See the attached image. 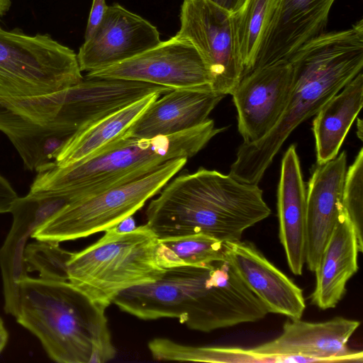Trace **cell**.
Here are the masks:
<instances>
[{
  "label": "cell",
  "instance_id": "6da1fadb",
  "mask_svg": "<svg viewBox=\"0 0 363 363\" xmlns=\"http://www.w3.org/2000/svg\"><path fill=\"white\" fill-rule=\"evenodd\" d=\"M288 60L293 84L280 118L259 140L242 143L230 167L229 174L242 182L258 184L291 132L362 72L363 20L313 38Z\"/></svg>",
  "mask_w": 363,
  "mask_h": 363
},
{
  "label": "cell",
  "instance_id": "7a4b0ae2",
  "mask_svg": "<svg viewBox=\"0 0 363 363\" xmlns=\"http://www.w3.org/2000/svg\"><path fill=\"white\" fill-rule=\"evenodd\" d=\"M161 191L145 211L146 224L158 238L204 233L222 242L239 240L271 213L258 184L216 170L181 174Z\"/></svg>",
  "mask_w": 363,
  "mask_h": 363
},
{
  "label": "cell",
  "instance_id": "3957f363",
  "mask_svg": "<svg viewBox=\"0 0 363 363\" xmlns=\"http://www.w3.org/2000/svg\"><path fill=\"white\" fill-rule=\"evenodd\" d=\"M208 118L195 128L169 135L135 138L123 134L88 157L67 167L50 162L38 172L32 193L65 191L74 201L138 179L167 161L190 158L217 134Z\"/></svg>",
  "mask_w": 363,
  "mask_h": 363
},
{
  "label": "cell",
  "instance_id": "277c9868",
  "mask_svg": "<svg viewBox=\"0 0 363 363\" xmlns=\"http://www.w3.org/2000/svg\"><path fill=\"white\" fill-rule=\"evenodd\" d=\"M106 308L69 281L27 277L20 282L17 322L60 363H104L113 359Z\"/></svg>",
  "mask_w": 363,
  "mask_h": 363
},
{
  "label": "cell",
  "instance_id": "5b68a950",
  "mask_svg": "<svg viewBox=\"0 0 363 363\" xmlns=\"http://www.w3.org/2000/svg\"><path fill=\"white\" fill-rule=\"evenodd\" d=\"M96 242L73 252L68 281L97 305L107 308L122 291L153 282L166 269L156 261L158 237L147 225L120 232L106 230Z\"/></svg>",
  "mask_w": 363,
  "mask_h": 363
},
{
  "label": "cell",
  "instance_id": "8992f818",
  "mask_svg": "<svg viewBox=\"0 0 363 363\" xmlns=\"http://www.w3.org/2000/svg\"><path fill=\"white\" fill-rule=\"evenodd\" d=\"M171 90L138 81L85 77L49 94L1 101L28 121L56 126L72 135L150 94L163 95Z\"/></svg>",
  "mask_w": 363,
  "mask_h": 363
},
{
  "label": "cell",
  "instance_id": "52a82bcc",
  "mask_svg": "<svg viewBox=\"0 0 363 363\" xmlns=\"http://www.w3.org/2000/svg\"><path fill=\"white\" fill-rule=\"evenodd\" d=\"M187 160L182 157L167 161L138 179L69 203L38 228L31 238L60 242L116 226L160 192Z\"/></svg>",
  "mask_w": 363,
  "mask_h": 363
},
{
  "label": "cell",
  "instance_id": "ba28073f",
  "mask_svg": "<svg viewBox=\"0 0 363 363\" xmlns=\"http://www.w3.org/2000/svg\"><path fill=\"white\" fill-rule=\"evenodd\" d=\"M83 78L77 54L49 35L0 28V99L49 94Z\"/></svg>",
  "mask_w": 363,
  "mask_h": 363
},
{
  "label": "cell",
  "instance_id": "9c48e42d",
  "mask_svg": "<svg viewBox=\"0 0 363 363\" xmlns=\"http://www.w3.org/2000/svg\"><path fill=\"white\" fill-rule=\"evenodd\" d=\"M176 37L189 41L201 55L211 90L231 94L243 75L232 14L209 0H184Z\"/></svg>",
  "mask_w": 363,
  "mask_h": 363
},
{
  "label": "cell",
  "instance_id": "30bf717a",
  "mask_svg": "<svg viewBox=\"0 0 363 363\" xmlns=\"http://www.w3.org/2000/svg\"><path fill=\"white\" fill-rule=\"evenodd\" d=\"M85 77L138 81L172 89L211 88L208 69L196 48L176 36L123 62L87 72Z\"/></svg>",
  "mask_w": 363,
  "mask_h": 363
},
{
  "label": "cell",
  "instance_id": "8fae6325",
  "mask_svg": "<svg viewBox=\"0 0 363 363\" xmlns=\"http://www.w3.org/2000/svg\"><path fill=\"white\" fill-rule=\"evenodd\" d=\"M72 201L65 191L29 192L18 197L10 212L11 229L0 248L5 313L16 318L18 312L20 282L28 276L24 250L29 238L43 224Z\"/></svg>",
  "mask_w": 363,
  "mask_h": 363
},
{
  "label": "cell",
  "instance_id": "7c38bea8",
  "mask_svg": "<svg viewBox=\"0 0 363 363\" xmlns=\"http://www.w3.org/2000/svg\"><path fill=\"white\" fill-rule=\"evenodd\" d=\"M289 60H280L243 75L231 93L243 143L259 140L280 118L293 84Z\"/></svg>",
  "mask_w": 363,
  "mask_h": 363
},
{
  "label": "cell",
  "instance_id": "4fadbf2b",
  "mask_svg": "<svg viewBox=\"0 0 363 363\" xmlns=\"http://www.w3.org/2000/svg\"><path fill=\"white\" fill-rule=\"evenodd\" d=\"M155 26L118 4L107 9L77 55L81 71L100 70L123 62L161 43Z\"/></svg>",
  "mask_w": 363,
  "mask_h": 363
},
{
  "label": "cell",
  "instance_id": "5bb4252c",
  "mask_svg": "<svg viewBox=\"0 0 363 363\" xmlns=\"http://www.w3.org/2000/svg\"><path fill=\"white\" fill-rule=\"evenodd\" d=\"M359 324L342 317L320 323L289 318L279 337L251 350L261 355L303 356L315 362H362V352H352L347 345Z\"/></svg>",
  "mask_w": 363,
  "mask_h": 363
},
{
  "label": "cell",
  "instance_id": "9a60e30c",
  "mask_svg": "<svg viewBox=\"0 0 363 363\" xmlns=\"http://www.w3.org/2000/svg\"><path fill=\"white\" fill-rule=\"evenodd\" d=\"M335 1L277 0L251 71L277 61L288 60L304 43L325 33Z\"/></svg>",
  "mask_w": 363,
  "mask_h": 363
},
{
  "label": "cell",
  "instance_id": "2e32d148",
  "mask_svg": "<svg viewBox=\"0 0 363 363\" xmlns=\"http://www.w3.org/2000/svg\"><path fill=\"white\" fill-rule=\"evenodd\" d=\"M225 259L268 313L298 319L306 308L302 290L250 242H223Z\"/></svg>",
  "mask_w": 363,
  "mask_h": 363
},
{
  "label": "cell",
  "instance_id": "e0dca14e",
  "mask_svg": "<svg viewBox=\"0 0 363 363\" xmlns=\"http://www.w3.org/2000/svg\"><path fill=\"white\" fill-rule=\"evenodd\" d=\"M347 152L317 164L306 189V262L314 272L342 209Z\"/></svg>",
  "mask_w": 363,
  "mask_h": 363
},
{
  "label": "cell",
  "instance_id": "ac0fdd59",
  "mask_svg": "<svg viewBox=\"0 0 363 363\" xmlns=\"http://www.w3.org/2000/svg\"><path fill=\"white\" fill-rule=\"evenodd\" d=\"M223 97L210 87L172 89L153 101L123 134L151 138L195 128L208 119Z\"/></svg>",
  "mask_w": 363,
  "mask_h": 363
},
{
  "label": "cell",
  "instance_id": "d6986e66",
  "mask_svg": "<svg viewBox=\"0 0 363 363\" xmlns=\"http://www.w3.org/2000/svg\"><path fill=\"white\" fill-rule=\"evenodd\" d=\"M279 239L291 272L301 275L306 262V188L296 146L281 160L277 191Z\"/></svg>",
  "mask_w": 363,
  "mask_h": 363
},
{
  "label": "cell",
  "instance_id": "ffe728a7",
  "mask_svg": "<svg viewBox=\"0 0 363 363\" xmlns=\"http://www.w3.org/2000/svg\"><path fill=\"white\" fill-rule=\"evenodd\" d=\"M359 252L354 227L342 208L314 271L313 305L323 310L337 306L346 292L348 280L358 270Z\"/></svg>",
  "mask_w": 363,
  "mask_h": 363
},
{
  "label": "cell",
  "instance_id": "44dd1931",
  "mask_svg": "<svg viewBox=\"0 0 363 363\" xmlns=\"http://www.w3.org/2000/svg\"><path fill=\"white\" fill-rule=\"evenodd\" d=\"M363 105V74L359 72L315 114L313 122L317 164L334 159Z\"/></svg>",
  "mask_w": 363,
  "mask_h": 363
},
{
  "label": "cell",
  "instance_id": "7402d4cb",
  "mask_svg": "<svg viewBox=\"0 0 363 363\" xmlns=\"http://www.w3.org/2000/svg\"><path fill=\"white\" fill-rule=\"evenodd\" d=\"M161 94H150L72 134L54 159L60 167L71 165L91 155L124 133L143 111Z\"/></svg>",
  "mask_w": 363,
  "mask_h": 363
},
{
  "label": "cell",
  "instance_id": "603a6c76",
  "mask_svg": "<svg viewBox=\"0 0 363 363\" xmlns=\"http://www.w3.org/2000/svg\"><path fill=\"white\" fill-rule=\"evenodd\" d=\"M147 347L152 357L160 361L227 363H286V355H261L252 350L238 347L194 346L165 337L151 340Z\"/></svg>",
  "mask_w": 363,
  "mask_h": 363
},
{
  "label": "cell",
  "instance_id": "cb8c5ba5",
  "mask_svg": "<svg viewBox=\"0 0 363 363\" xmlns=\"http://www.w3.org/2000/svg\"><path fill=\"white\" fill-rule=\"evenodd\" d=\"M223 242L204 233L158 238L155 250L156 261L159 266L165 269L204 266L225 259Z\"/></svg>",
  "mask_w": 363,
  "mask_h": 363
},
{
  "label": "cell",
  "instance_id": "d4e9b609",
  "mask_svg": "<svg viewBox=\"0 0 363 363\" xmlns=\"http://www.w3.org/2000/svg\"><path fill=\"white\" fill-rule=\"evenodd\" d=\"M276 3L277 0H245L241 8L232 14L235 40L244 68L243 75L252 69L260 40Z\"/></svg>",
  "mask_w": 363,
  "mask_h": 363
},
{
  "label": "cell",
  "instance_id": "484cf974",
  "mask_svg": "<svg viewBox=\"0 0 363 363\" xmlns=\"http://www.w3.org/2000/svg\"><path fill=\"white\" fill-rule=\"evenodd\" d=\"M72 134L58 127L39 125L8 137L24 167L38 172L54 161L59 150Z\"/></svg>",
  "mask_w": 363,
  "mask_h": 363
},
{
  "label": "cell",
  "instance_id": "4316f807",
  "mask_svg": "<svg viewBox=\"0 0 363 363\" xmlns=\"http://www.w3.org/2000/svg\"><path fill=\"white\" fill-rule=\"evenodd\" d=\"M58 243L37 240L27 244L24 261L28 272L37 271L43 280L68 281L67 264L73 252L62 249Z\"/></svg>",
  "mask_w": 363,
  "mask_h": 363
},
{
  "label": "cell",
  "instance_id": "83f0119b",
  "mask_svg": "<svg viewBox=\"0 0 363 363\" xmlns=\"http://www.w3.org/2000/svg\"><path fill=\"white\" fill-rule=\"evenodd\" d=\"M342 206L350 218L363 251V149L361 148L352 165L347 169L344 181Z\"/></svg>",
  "mask_w": 363,
  "mask_h": 363
},
{
  "label": "cell",
  "instance_id": "f1b7e54d",
  "mask_svg": "<svg viewBox=\"0 0 363 363\" xmlns=\"http://www.w3.org/2000/svg\"><path fill=\"white\" fill-rule=\"evenodd\" d=\"M35 125L37 123L28 121L16 114L0 99V131L7 137Z\"/></svg>",
  "mask_w": 363,
  "mask_h": 363
},
{
  "label": "cell",
  "instance_id": "f546056e",
  "mask_svg": "<svg viewBox=\"0 0 363 363\" xmlns=\"http://www.w3.org/2000/svg\"><path fill=\"white\" fill-rule=\"evenodd\" d=\"M18 197L10 182L0 174V213H9Z\"/></svg>",
  "mask_w": 363,
  "mask_h": 363
},
{
  "label": "cell",
  "instance_id": "4dcf8cb0",
  "mask_svg": "<svg viewBox=\"0 0 363 363\" xmlns=\"http://www.w3.org/2000/svg\"><path fill=\"white\" fill-rule=\"evenodd\" d=\"M107 6L105 0H93L85 31V40L91 36L100 23Z\"/></svg>",
  "mask_w": 363,
  "mask_h": 363
},
{
  "label": "cell",
  "instance_id": "1f68e13d",
  "mask_svg": "<svg viewBox=\"0 0 363 363\" xmlns=\"http://www.w3.org/2000/svg\"><path fill=\"white\" fill-rule=\"evenodd\" d=\"M212 3L223 9L231 14L237 12L245 3V0H209Z\"/></svg>",
  "mask_w": 363,
  "mask_h": 363
},
{
  "label": "cell",
  "instance_id": "d6a6232c",
  "mask_svg": "<svg viewBox=\"0 0 363 363\" xmlns=\"http://www.w3.org/2000/svg\"><path fill=\"white\" fill-rule=\"evenodd\" d=\"M115 228L120 232H125L132 230L136 227L133 216H130L123 220L116 226H115Z\"/></svg>",
  "mask_w": 363,
  "mask_h": 363
},
{
  "label": "cell",
  "instance_id": "836d02e7",
  "mask_svg": "<svg viewBox=\"0 0 363 363\" xmlns=\"http://www.w3.org/2000/svg\"><path fill=\"white\" fill-rule=\"evenodd\" d=\"M9 338L8 331L4 325L3 320L0 318V353L6 345Z\"/></svg>",
  "mask_w": 363,
  "mask_h": 363
},
{
  "label": "cell",
  "instance_id": "e575fe53",
  "mask_svg": "<svg viewBox=\"0 0 363 363\" xmlns=\"http://www.w3.org/2000/svg\"><path fill=\"white\" fill-rule=\"evenodd\" d=\"M11 6V0H0V17L4 15Z\"/></svg>",
  "mask_w": 363,
  "mask_h": 363
},
{
  "label": "cell",
  "instance_id": "d590c367",
  "mask_svg": "<svg viewBox=\"0 0 363 363\" xmlns=\"http://www.w3.org/2000/svg\"><path fill=\"white\" fill-rule=\"evenodd\" d=\"M357 128L359 130L358 137L362 140V120L359 118L358 119Z\"/></svg>",
  "mask_w": 363,
  "mask_h": 363
},
{
  "label": "cell",
  "instance_id": "8d00e7d4",
  "mask_svg": "<svg viewBox=\"0 0 363 363\" xmlns=\"http://www.w3.org/2000/svg\"><path fill=\"white\" fill-rule=\"evenodd\" d=\"M0 28H1V27H0Z\"/></svg>",
  "mask_w": 363,
  "mask_h": 363
}]
</instances>
